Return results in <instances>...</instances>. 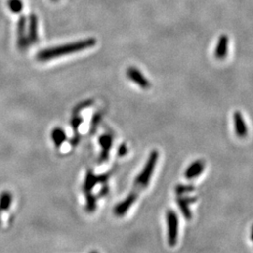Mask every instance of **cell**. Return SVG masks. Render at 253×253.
Wrapping results in <instances>:
<instances>
[{
  "label": "cell",
  "mask_w": 253,
  "mask_h": 253,
  "mask_svg": "<svg viewBox=\"0 0 253 253\" xmlns=\"http://www.w3.org/2000/svg\"><path fill=\"white\" fill-rule=\"evenodd\" d=\"M11 202H12V195L9 191L7 190L3 191L0 194V216H2L4 212L9 210Z\"/></svg>",
  "instance_id": "4fadbf2b"
},
{
  "label": "cell",
  "mask_w": 253,
  "mask_h": 253,
  "mask_svg": "<svg viewBox=\"0 0 253 253\" xmlns=\"http://www.w3.org/2000/svg\"><path fill=\"white\" fill-rule=\"evenodd\" d=\"M94 104V100H83L81 102H79L78 104H76L74 106V108L73 110V115H79L81 112H83L84 110L90 107Z\"/></svg>",
  "instance_id": "2e32d148"
},
{
  "label": "cell",
  "mask_w": 253,
  "mask_h": 253,
  "mask_svg": "<svg viewBox=\"0 0 253 253\" xmlns=\"http://www.w3.org/2000/svg\"><path fill=\"white\" fill-rule=\"evenodd\" d=\"M233 119H234L235 134L239 138H244L248 135L249 130H248V126L243 115L239 111H236L233 115Z\"/></svg>",
  "instance_id": "ba28073f"
},
{
  "label": "cell",
  "mask_w": 253,
  "mask_h": 253,
  "mask_svg": "<svg viewBox=\"0 0 253 253\" xmlns=\"http://www.w3.org/2000/svg\"><path fill=\"white\" fill-rule=\"evenodd\" d=\"M158 159H159L158 151L153 150L150 153V156H149L147 162L145 163V166L144 167L143 171L140 172V174L137 176V178L135 179L133 190H136L138 192L139 190L145 189L148 186L149 181L151 179V176L153 174L156 164L158 162Z\"/></svg>",
  "instance_id": "7a4b0ae2"
},
{
  "label": "cell",
  "mask_w": 253,
  "mask_h": 253,
  "mask_svg": "<svg viewBox=\"0 0 253 253\" xmlns=\"http://www.w3.org/2000/svg\"><path fill=\"white\" fill-rule=\"evenodd\" d=\"M96 205H97V200L94 195H92L90 192L86 193V209L92 212L96 209Z\"/></svg>",
  "instance_id": "ffe728a7"
},
{
  "label": "cell",
  "mask_w": 253,
  "mask_h": 253,
  "mask_svg": "<svg viewBox=\"0 0 253 253\" xmlns=\"http://www.w3.org/2000/svg\"><path fill=\"white\" fill-rule=\"evenodd\" d=\"M27 37L29 44H36L39 42V34H38V17L35 13L29 15L28 24H27Z\"/></svg>",
  "instance_id": "52a82bcc"
},
{
  "label": "cell",
  "mask_w": 253,
  "mask_h": 253,
  "mask_svg": "<svg viewBox=\"0 0 253 253\" xmlns=\"http://www.w3.org/2000/svg\"><path fill=\"white\" fill-rule=\"evenodd\" d=\"M138 197V192L136 190H132L127 196L126 199L123 202H121L120 204H118L116 208L114 209V213L118 216V217H122L126 214L127 210L131 208V206L135 203L136 199Z\"/></svg>",
  "instance_id": "8992f818"
},
{
  "label": "cell",
  "mask_w": 253,
  "mask_h": 253,
  "mask_svg": "<svg viewBox=\"0 0 253 253\" xmlns=\"http://www.w3.org/2000/svg\"><path fill=\"white\" fill-rule=\"evenodd\" d=\"M52 139L56 147H60L67 139V135L61 127H55L52 131Z\"/></svg>",
  "instance_id": "5bb4252c"
},
{
  "label": "cell",
  "mask_w": 253,
  "mask_h": 253,
  "mask_svg": "<svg viewBox=\"0 0 253 253\" xmlns=\"http://www.w3.org/2000/svg\"><path fill=\"white\" fill-rule=\"evenodd\" d=\"M101 119H102V112L99 111V112H97V113L93 116V118L91 119V132H95V130L97 129V127L99 126V124H100Z\"/></svg>",
  "instance_id": "ac0fdd59"
},
{
  "label": "cell",
  "mask_w": 253,
  "mask_h": 253,
  "mask_svg": "<svg viewBox=\"0 0 253 253\" xmlns=\"http://www.w3.org/2000/svg\"><path fill=\"white\" fill-rule=\"evenodd\" d=\"M96 43H97V41L95 38H87V39L71 42V43L45 48L37 53L36 59L40 62L50 61L55 58L62 57L67 54H75V53L87 50L96 45Z\"/></svg>",
  "instance_id": "6da1fadb"
},
{
  "label": "cell",
  "mask_w": 253,
  "mask_h": 253,
  "mask_svg": "<svg viewBox=\"0 0 253 253\" xmlns=\"http://www.w3.org/2000/svg\"><path fill=\"white\" fill-rule=\"evenodd\" d=\"M51 1H53V2H57V1H59V0H51Z\"/></svg>",
  "instance_id": "cb8c5ba5"
},
{
  "label": "cell",
  "mask_w": 253,
  "mask_h": 253,
  "mask_svg": "<svg viewBox=\"0 0 253 253\" xmlns=\"http://www.w3.org/2000/svg\"><path fill=\"white\" fill-rule=\"evenodd\" d=\"M82 122H83V118L80 116L73 115V118L71 120V125L73 126L75 134H78V129H79V126L81 125Z\"/></svg>",
  "instance_id": "44dd1931"
},
{
  "label": "cell",
  "mask_w": 253,
  "mask_h": 253,
  "mask_svg": "<svg viewBox=\"0 0 253 253\" xmlns=\"http://www.w3.org/2000/svg\"><path fill=\"white\" fill-rule=\"evenodd\" d=\"M194 190H195V188L191 185H177L175 187V192L178 195H184L187 193H190Z\"/></svg>",
  "instance_id": "d6986e66"
},
{
  "label": "cell",
  "mask_w": 253,
  "mask_h": 253,
  "mask_svg": "<svg viewBox=\"0 0 253 253\" xmlns=\"http://www.w3.org/2000/svg\"><path fill=\"white\" fill-rule=\"evenodd\" d=\"M90 253H98L97 252H95V251H93V252H91Z\"/></svg>",
  "instance_id": "d4e9b609"
},
{
  "label": "cell",
  "mask_w": 253,
  "mask_h": 253,
  "mask_svg": "<svg viewBox=\"0 0 253 253\" xmlns=\"http://www.w3.org/2000/svg\"><path fill=\"white\" fill-rule=\"evenodd\" d=\"M8 7L11 12L17 14L23 10L24 5L22 0H8Z\"/></svg>",
  "instance_id": "e0dca14e"
},
{
  "label": "cell",
  "mask_w": 253,
  "mask_h": 253,
  "mask_svg": "<svg viewBox=\"0 0 253 253\" xmlns=\"http://www.w3.org/2000/svg\"><path fill=\"white\" fill-rule=\"evenodd\" d=\"M205 168H206V163L203 160L195 161L194 163H191L188 167V169L186 170L185 177L189 180L194 179L198 177L200 174H202V172L205 171Z\"/></svg>",
  "instance_id": "9c48e42d"
},
{
  "label": "cell",
  "mask_w": 253,
  "mask_h": 253,
  "mask_svg": "<svg viewBox=\"0 0 253 253\" xmlns=\"http://www.w3.org/2000/svg\"><path fill=\"white\" fill-rule=\"evenodd\" d=\"M98 183L97 176L93 174V172H88L86 174L84 184V192H90L91 190L95 187V185Z\"/></svg>",
  "instance_id": "9a60e30c"
},
{
  "label": "cell",
  "mask_w": 253,
  "mask_h": 253,
  "mask_svg": "<svg viewBox=\"0 0 253 253\" xmlns=\"http://www.w3.org/2000/svg\"><path fill=\"white\" fill-rule=\"evenodd\" d=\"M251 238H252V241L253 242V225L252 226V233H251Z\"/></svg>",
  "instance_id": "603a6c76"
},
{
  "label": "cell",
  "mask_w": 253,
  "mask_h": 253,
  "mask_svg": "<svg viewBox=\"0 0 253 253\" xmlns=\"http://www.w3.org/2000/svg\"><path fill=\"white\" fill-rule=\"evenodd\" d=\"M197 201L196 197H178L176 202L177 205L179 207V209L183 214V216L186 217L187 219H190L192 217V214L190 211V204H193Z\"/></svg>",
  "instance_id": "8fae6325"
},
{
  "label": "cell",
  "mask_w": 253,
  "mask_h": 253,
  "mask_svg": "<svg viewBox=\"0 0 253 253\" xmlns=\"http://www.w3.org/2000/svg\"><path fill=\"white\" fill-rule=\"evenodd\" d=\"M17 47L21 52L27 51L29 44L27 37V19L25 15H21L17 22Z\"/></svg>",
  "instance_id": "277c9868"
},
{
  "label": "cell",
  "mask_w": 253,
  "mask_h": 253,
  "mask_svg": "<svg viewBox=\"0 0 253 253\" xmlns=\"http://www.w3.org/2000/svg\"><path fill=\"white\" fill-rule=\"evenodd\" d=\"M99 142L102 147V152H101L100 160L101 162H103L106 159H108L109 152H110V149H111L112 144H113L112 136H110L109 134L100 136Z\"/></svg>",
  "instance_id": "7c38bea8"
},
{
  "label": "cell",
  "mask_w": 253,
  "mask_h": 253,
  "mask_svg": "<svg viewBox=\"0 0 253 253\" xmlns=\"http://www.w3.org/2000/svg\"><path fill=\"white\" fill-rule=\"evenodd\" d=\"M166 219L168 224V243L171 247H174L178 237V217L172 210L166 213Z\"/></svg>",
  "instance_id": "3957f363"
},
{
  "label": "cell",
  "mask_w": 253,
  "mask_h": 253,
  "mask_svg": "<svg viewBox=\"0 0 253 253\" xmlns=\"http://www.w3.org/2000/svg\"><path fill=\"white\" fill-rule=\"evenodd\" d=\"M229 52V37L221 35L217 40V45L215 49V57L219 60L226 58Z\"/></svg>",
  "instance_id": "30bf717a"
},
{
  "label": "cell",
  "mask_w": 253,
  "mask_h": 253,
  "mask_svg": "<svg viewBox=\"0 0 253 253\" xmlns=\"http://www.w3.org/2000/svg\"><path fill=\"white\" fill-rule=\"evenodd\" d=\"M126 152H127V148H126V146L125 144H123V145H121L119 146V149H118V155H119V157L125 156Z\"/></svg>",
  "instance_id": "7402d4cb"
},
{
  "label": "cell",
  "mask_w": 253,
  "mask_h": 253,
  "mask_svg": "<svg viewBox=\"0 0 253 253\" xmlns=\"http://www.w3.org/2000/svg\"><path fill=\"white\" fill-rule=\"evenodd\" d=\"M126 77L131 82H133L139 87L142 89L147 90L151 87L150 82L147 80L143 73L140 72L139 69L135 67H128L126 71Z\"/></svg>",
  "instance_id": "5b68a950"
}]
</instances>
